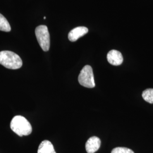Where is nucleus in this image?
Instances as JSON below:
<instances>
[{"instance_id": "obj_10", "label": "nucleus", "mask_w": 153, "mask_h": 153, "mask_svg": "<svg viewBox=\"0 0 153 153\" xmlns=\"http://www.w3.org/2000/svg\"><path fill=\"white\" fill-rule=\"evenodd\" d=\"M144 100L150 104L153 103V88H148L144 90L142 94Z\"/></svg>"}, {"instance_id": "obj_8", "label": "nucleus", "mask_w": 153, "mask_h": 153, "mask_svg": "<svg viewBox=\"0 0 153 153\" xmlns=\"http://www.w3.org/2000/svg\"><path fill=\"white\" fill-rule=\"evenodd\" d=\"M38 153H56L52 143L48 140H44L39 146Z\"/></svg>"}, {"instance_id": "obj_2", "label": "nucleus", "mask_w": 153, "mask_h": 153, "mask_svg": "<svg viewBox=\"0 0 153 153\" xmlns=\"http://www.w3.org/2000/svg\"><path fill=\"white\" fill-rule=\"evenodd\" d=\"M0 64L10 69H18L22 66V60L18 55L9 51L0 52Z\"/></svg>"}, {"instance_id": "obj_11", "label": "nucleus", "mask_w": 153, "mask_h": 153, "mask_svg": "<svg viewBox=\"0 0 153 153\" xmlns=\"http://www.w3.org/2000/svg\"><path fill=\"white\" fill-rule=\"evenodd\" d=\"M111 153H134V152L128 148H124V147H117L114 148Z\"/></svg>"}, {"instance_id": "obj_3", "label": "nucleus", "mask_w": 153, "mask_h": 153, "mask_svg": "<svg viewBox=\"0 0 153 153\" xmlns=\"http://www.w3.org/2000/svg\"><path fill=\"white\" fill-rule=\"evenodd\" d=\"M35 35L42 49L45 52L48 51L50 47V35L48 27L44 25L39 26L35 29Z\"/></svg>"}, {"instance_id": "obj_7", "label": "nucleus", "mask_w": 153, "mask_h": 153, "mask_svg": "<svg viewBox=\"0 0 153 153\" xmlns=\"http://www.w3.org/2000/svg\"><path fill=\"white\" fill-rule=\"evenodd\" d=\"M88 31L86 27H77L71 30L68 34V39L71 42H76L78 39L84 36Z\"/></svg>"}, {"instance_id": "obj_1", "label": "nucleus", "mask_w": 153, "mask_h": 153, "mask_svg": "<svg viewBox=\"0 0 153 153\" xmlns=\"http://www.w3.org/2000/svg\"><path fill=\"white\" fill-rule=\"evenodd\" d=\"M11 130L20 137L30 135L32 131V126L30 122L23 116L18 115L14 116L10 123Z\"/></svg>"}, {"instance_id": "obj_9", "label": "nucleus", "mask_w": 153, "mask_h": 153, "mask_svg": "<svg viewBox=\"0 0 153 153\" xmlns=\"http://www.w3.org/2000/svg\"><path fill=\"white\" fill-rule=\"evenodd\" d=\"M11 30V27L9 23L5 16L0 14V31L9 32Z\"/></svg>"}, {"instance_id": "obj_4", "label": "nucleus", "mask_w": 153, "mask_h": 153, "mask_svg": "<svg viewBox=\"0 0 153 153\" xmlns=\"http://www.w3.org/2000/svg\"><path fill=\"white\" fill-rule=\"evenodd\" d=\"M78 82L81 85L87 88L95 86L93 69L90 65L85 66L78 76Z\"/></svg>"}, {"instance_id": "obj_6", "label": "nucleus", "mask_w": 153, "mask_h": 153, "mask_svg": "<svg viewBox=\"0 0 153 153\" xmlns=\"http://www.w3.org/2000/svg\"><path fill=\"white\" fill-rule=\"evenodd\" d=\"M101 145L100 138L96 136L90 137L86 143V150L88 153H94L98 151Z\"/></svg>"}, {"instance_id": "obj_5", "label": "nucleus", "mask_w": 153, "mask_h": 153, "mask_svg": "<svg viewBox=\"0 0 153 153\" xmlns=\"http://www.w3.org/2000/svg\"><path fill=\"white\" fill-rule=\"evenodd\" d=\"M107 58L109 64L112 65H120L123 62V57L121 52L114 49L109 51Z\"/></svg>"}]
</instances>
